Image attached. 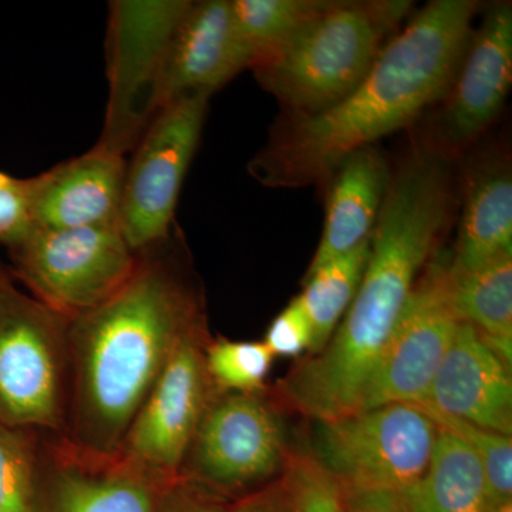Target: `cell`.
<instances>
[{
	"instance_id": "cell-10",
	"label": "cell",
	"mask_w": 512,
	"mask_h": 512,
	"mask_svg": "<svg viewBox=\"0 0 512 512\" xmlns=\"http://www.w3.org/2000/svg\"><path fill=\"white\" fill-rule=\"evenodd\" d=\"M208 94H191L158 111L127 163L119 228L133 251L170 237L181 188L207 117Z\"/></svg>"
},
{
	"instance_id": "cell-28",
	"label": "cell",
	"mask_w": 512,
	"mask_h": 512,
	"mask_svg": "<svg viewBox=\"0 0 512 512\" xmlns=\"http://www.w3.org/2000/svg\"><path fill=\"white\" fill-rule=\"evenodd\" d=\"M33 228L28 178H16L0 171V247H15Z\"/></svg>"
},
{
	"instance_id": "cell-12",
	"label": "cell",
	"mask_w": 512,
	"mask_h": 512,
	"mask_svg": "<svg viewBox=\"0 0 512 512\" xmlns=\"http://www.w3.org/2000/svg\"><path fill=\"white\" fill-rule=\"evenodd\" d=\"M204 342L202 325L177 343L121 447L124 457L157 476L180 474L214 397Z\"/></svg>"
},
{
	"instance_id": "cell-5",
	"label": "cell",
	"mask_w": 512,
	"mask_h": 512,
	"mask_svg": "<svg viewBox=\"0 0 512 512\" xmlns=\"http://www.w3.org/2000/svg\"><path fill=\"white\" fill-rule=\"evenodd\" d=\"M312 456L343 490L404 493L430 466L439 427L417 404L313 421Z\"/></svg>"
},
{
	"instance_id": "cell-31",
	"label": "cell",
	"mask_w": 512,
	"mask_h": 512,
	"mask_svg": "<svg viewBox=\"0 0 512 512\" xmlns=\"http://www.w3.org/2000/svg\"><path fill=\"white\" fill-rule=\"evenodd\" d=\"M231 512H293L284 476L232 501Z\"/></svg>"
},
{
	"instance_id": "cell-6",
	"label": "cell",
	"mask_w": 512,
	"mask_h": 512,
	"mask_svg": "<svg viewBox=\"0 0 512 512\" xmlns=\"http://www.w3.org/2000/svg\"><path fill=\"white\" fill-rule=\"evenodd\" d=\"M191 0H114L107 25L109 100L97 146L126 157L160 111L165 59Z\"/></svg>"
},
{
	"instance_id": "cell-2",
	"label": "cell",
	"mask_w": 512,
	"mask_h": 512,
	"mask_svg": "<svg viewBox=\"0 0 512 512\" xmlns=\"http://www.w3.org/2000/svg\"><path fill=\"white\" fill-rule=\"evenodd\" d=\"M478 12L474 0H433L386 43L372 69L339 103L313 116L285 114L249 174L269 188L329 180L360 148L396 133L451 86Z\"/></svg>"
},
{
	"instance_id": "cell-8",
	"label": "cell",
	"mask_w": 512,
	"mask_h": 512,
	"mask_svg": "<svg viewBox=\"0 0 512 512\" xmlns=\"http://www.w3.org/2000/svg\"><path fill=\"white\" fill-rule=\"evenodd\" d=\"M69 322L13 282L0 289V424L59 429Z\"/></svg>"
},
{
	"instance_id": "cell-30",
	"label": "cell",
	"mask_w": 512,
	"mask_h": 512,
	"mask_svg": "<svg viewBox=\"0 0 512 512\" xmlns=\"http://www.w3.org/2000/svg\"><path fill=\"white\" fill-rule=\"evenodd\" d=\"M228 497L190 478H170L161 491L158 512H231Z\"/></svg>"
},
{
	"instance_id": "cell-15",
	"label": "cell",
	"mask_w": 512,
	"mask_h": 512,
	"mask_svg": "<svg viewBox=\"0 0 512 512\" xmlns=\"http://www.w3.org/2000/svg\"><path fill=\"white\" fill-rule=\"evenodd\" d=\"M126 157L94 146L28 178L33 227L69 229L119 225Z\"/></svg>"
},
{
	"instance_id": "cell-21",
	"label": "cell",
	"mask_w": 512,
	"mask_h": 512,
	"mask_svg": "<svg viewBox=\"0 0 512 512\" xmlns=\"http://www.w3.org/2000/svg\"><path fill=\"white\" fill-rule=\"evenodd\" d=\"M402 494L412 512H487L490 507L480 461L440 427L426 474Z\"/></svg>"
},
{
	"instance_id": "cell-29",
	"label": "cell",
	"mask_w": 512,
	"mask_h": 512,
	"mask_svg": "<svg viewBox=\"0 0 512 512\" xmlns=\"http://www.w3.org/2000/svg\"><path fill=\"white\" fill-rule=\"evenodd\" d=\"M312 339L311 320L296 296L269 325L264 343L274 356L298 357L311 353Z\"/></svg>"
},
{
	"instance_id": "cell-19",
	"label": "cell",
	"mask_w": 512,
	"mask_h": 512,
	"mask_svg": "<svg viewBox=\"0 0 512 512\" xmlns=\"http://www.w3.org/2000/svg\"><path fill=\"white\" fill-rule=\"evenodd\" d=\"M512 249V174L504 158L468 170L451 268L466 271Z\"/></svg>"
},
{
	"instance_id": "cell-1",
	"label": "cell",
	"mask_w": 512,
	"mask_h": 512,
	"mask_svg": "<svg viewBox=\"0 0 512 512\" xmlns=\"http://www.w3.org/2000/svg\"><path fill=\"white\" fill-rule=\"evenodd\" d=\"M454 200L450 157L436 148L416 151L392 175L359 291L325 348L303 357L276 384L282 406L313 421L359 410L414 285L436 254Z\"/></svg>"
},
{
	"instance_id": "cell-20",
	"label": "cell",
	"mask_w": 512,
	"mask_h": 512,
	"mask_svg": "<svg viewBox=\"0 0 512 512\" xmlns=\"http://www.w3.org/2000/svg\"><path fill=\"white\" fill-rule=\"evenodd\" d=\"M448 282L458 320L512 366V249L466 271L448 265Z\"/></svg>"
},
{
	"instance_id": "cell-25",
	"label": "cell",
	"mask_w": 512,
	"mask_h": 512,
	"mask_svg": "<svg viewBox=\"0 0 512 512\" xmlns=\"http://www.w3.org/2000/svg\"><path fill=\"white\" fill-rule=\"evenodd\" d=\"M37 456L28 430L0 424V512H40Z\"/></svg>"
},
{
	"instance_id": "cell-13",
	"label": "cell",
	"mask_w": 512,
	"mask_h": 512,
	"mask_svg": "<svg viewBox=\"0 0 512 512\" xmlns=\"http://www.w3.org/2000/svg\"><path fill=\"white\" fill-rule=\"evenodd\" d=\"M512 84V5L487 9L444 96L440 116L443 153L463 150L491 126Z\"/></svg>"
},
{
	"instance_id": "cell-4",
	"label": "cell",
	"mask_w": 512,
	"mask_h": 512,
	"mask_svg": "<svg viewBox=\"0 0 512 512\" xmlns=\"http://www.w3.org/2000/svg\"><path fill=\"white\" fill-rule=\"evenodd\" d=\"M409 0H323L288 40L251 67L286 114L313 116L345 99L410 15Z\"/></svg>"
},
{
	"instance_id": "cell-22",
	"label": "cell",
	"mask_w": 512,
	"mask_h": 512,
	"mask_svg": "<svg viewBox=\"0 0 512 512\" xmlns=\"http://www.w3.org/2000/svg\"><path fill=\"white\" fill-rule=\"evenodd\" d=\"M369 255L370 241H367L349 254L306 274L303 292L298 298L312 325V349L308 355L325 348L345 318L359 291Z\"/></svg>"
},
{
	"instance_id": "cell-23",
	"label": "cell",
	"mask_w": 512,
	"mask_h": 512,
	"mask_svg": "<svg viewBox=\"0 0 512 512\" xmlns=\"http://www.w3.org/2000/svg\"><path fill=\"white\" fill-rule=\"evenodd\" d=\"M322 3L323 0H231L235 25L251 56V67L284 45Z\"/></svg>"
},
{
	"instance_id": "cell-17",
	"label": "cell",
	"mask_w": 512,
	"mask_h": 512,
	"mask_svg": "<svg viewBox=\"0 0 512 512\" xmlns=\"http://www.w3.org/2000/svg\"><path fill=\"white\" fill-rule=\"evenodd\" d=\"M60 451L50 473L49 512H158L170 478L121 453L97 456L73 444Z\"/></svg>"
},
{
	"instance_id": "cell-27",
	"label": "cell",
	"mask_w": 512,
	"mask_h": 512,
	"mask_svg": "<svg viewBox=\"0 0 512 512\" xmlns=\"http://www.w3.org/2000/svg\"><path fill=\"white\" fill-rule=\"evenodd\" d=\"M293 512H343L342 490L309 450H292L284 474Z\"/></svg>"
},
{
	"instance_id": "cell-24",
	"label": "cell",
	"mask_w": 512,
	"mask_h": 512,
	"mask_svg": "<svg viewBox=\"0 0 512 512\" xmlns=\"http://www.w3.org/2000/svg\"><path fill=\"white\" fill-rule=\"evenodd\" d=\"M427 416L471 451L480 461L487 481L488 503L498 505L512 501V437L484 429L476 424L447 416L417 404Z\"/></svg>"
},
{
	"instance_id": "cell-7",
	"label": "cell",
	"mask_w": 512,
	"mask_h": 512,
	"mask_svg": "<svg viewBox=\"0 0 512 512\" xmlns=\"http://www.w3.org/2000/svg\"><path fill=\"white\" fill-rule=\"evenodd\" d=\"M8 251L10 274L67 319L107 301L130 279L138 261L119 225L33 228Z\"/></svg>"
},
{
	"instance_id": "cell-33",
	"label": "cell",
	"mask_w": 512,
	"mask_h": 512,
	"mask_svg": "<svg viewBox=\"0 0 512 512\" xmlns=\"http://www.w3.org/2000/svg\"><path fill=\"white\" fill-rule=\"evenodd\" d=\"M9 282H12V278H10L9 272L3 268L2 262H0V289L9 284Z\"/></svg>"
},
{
	"instance_id": "cell-14",
	"label": "cell",
	"mask_w": 512,
	"mask_h": 512,
	"mask_svg": "<svg viewBox=\"0 0 512 512\" xmlns=\"http://www.w3.org/2000/svg\"><path fill=\"white\" fill-rule=\"evenodd\" d=\"M251 67L235 25L231 0L190 2L175 29L160 87V110L191 94L220 90Z\"/></svg>"
},
{
	"instance_id": "cell-16",
	"label": "cell",
	"mask_w": 512,
	"mask_h": 512,
	"mask_svg": "<svg viewBox=\"0 0 512 512\" xmlns=\"http://www.w3.org/2000/svg\"><path fill=\"white\" fill-rule=\"evenodd\" d=\"M511 370L473 326L460 322L419 404L512 437Z\"/></svg>"
},
{
	"instance_id": "cell-26",
	"label": "cell",
	"mask_w": 512,
	"mask_h": 512,
	"mask_svg": "<svg viewBox=\"0 0 512 512\" xmlns=\"http://www.w3.org/2000/svg\"><path fill=\"white\" fill-rule=\"evenodd\" d=\"M275 356L264 342L217 340L205 346V363L212 383L231 393H259Z\"/></svg>"
},
{
	"instance_id": "cell-32",
	"label": "cell",
	"mask_w": 512,
	"mask_h": 512,
	"mask_svg": "<svg viewBox=\"0 0 512 512\" xmlns=\"http://www.w3.org/2000/svg\"><path fill=\"white\" fill-rule=\"evenodd\" d=\"M342 490L343 512H412L402 493Z\"/></svg>"
},
{
	"instance_id": "cell-9",
	"label": "cell",
	"mask_w": 512,
	"mask_h": 512,
	"mask_svg": "<svg viewBox=\"0 0 512 512\" xmlns=\"http://www.w3.org/2000/svg\"><path fill=\"white\" fill-rule=\"evenodd\" d=\"M278 409L259 393L212 397L178 476L231 500L284 474L291 456Z\"/></svg>"
},
{
	"instance_id": "cell-3",
	"label": "cell",
	"mask_w": 512,
	"mask_h": 512,
	"mask_svg": "<svg viewBox=\"0 0 512 512\" xmlns=\"http://www.w3.org/2000/svg\"><path fill=\"white\" fill-rule=\"evenodd\" d=\"M167 239L138 252L133 275L107 301L70 319L73 446L86 453H120L175 346L204 325L197 292L165 255Z\"/></svg>"
},
{
	"instance_id": "cell-18",
	"label": "cell",
	"mask_w": 512,
	"mask_h": 512,
	"mask_svg": "<svg viewBox=\"0 0 512 512\" xmlns=\"http://www.w3.org/2000/svg\"><path fill=\"white\" fill-rule=\"evenodd\" d=\"M329 180L325 225L308 272L370 241L392 174L386 158L370 146L349 154Z\"/></svg>"
},
{
	"instance_id": "cell-11",
	"label": "cell",
	"mask_w": 512,
	"mask_h": 512,
	"mask_svg": "<svg viewBox=\"0 0 512 512\" xmlns=\"http://www.w3.org/2000/svg\"><path fill=\"white\" fill-rule=\"evenodd\" d=\"M448 265L450 256L437 249L379 357L359 410L393 403L419 404L426 399L460 323L451 303Z\"/></svg>"
}]
</instances>
